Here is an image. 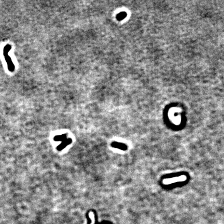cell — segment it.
<instances>
[{
  "mask_svg": "<svg viewBox=\"0 0 224 224\" xmlns=\"http://www.w3.org/2000/svg\"><path fill=\"white\" fill-rule=\"evenodd\" d=\"M187 180V177L185 175H181L180 177H174L170 179H165L162 181V183L164 185H169L177 182H184Z\"/></svg>",
  "mask_w": 224,
  "mask_h": 224,
  "instance_id": "6da1fadb",
  "label": "cell"
}]
</instances>
